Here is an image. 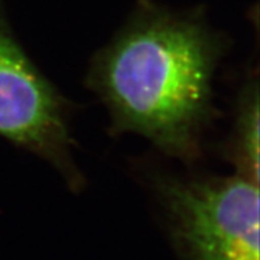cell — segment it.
I'll list each match as a JSON object with an SVG mask.
<instances>
[{"mask_svg": "<svg viewBox=\"0 0 260 260\" xmlns=\"http://www.w3.org/2000/svg\"><path fill=\"white\" fill-rule=\"evenodd\" d=\"M226 155L238 174L259 183V84L248 80L240 90L231 137Z\"/></svg>", "mask_w": 260, "mask_h": 260, "instance_id": "obj_4", "label": "cell"}, {"mask_svg": "<svg viewBox=\"0 0 260 260\" xmlns=\"http://www.w3.org/2000/svg\"><path fill=\"white\" fill-rule=\"evenodd\" d=\"M0 136L43 158L72 190L84 186L73 159L69 104L39 71L0 16Z\"/></svg>", "mask_w": 260, "mask_h": 260, "instance_id": "obj_3", "label": "cell"}, {"mask_svg": "<svg viewBox=\"0 0 260 260\" xmlns=\"http://www.w3.org/2000/svg\"><path fill=\"white\" fill-rule=\"evenodd\" d=\"M227 39L201 10L140 0L90 62L86 84L113 133L140 134L170 157L194 161L214 117L212 80Z\"/></svg>", "mask_w": 260, "mask_h": 260, "instance_id": "obj_1", "label": "cell"}, {"mask_svg": "<svg viewBox=\"0 0 260 260\" xmlns=\"http://www.w3.org/2000/svg\"><path fill=\"white\" fill-rule=\"evenodd\" d=\"M155 192L192 260H259V183L158 175Z\"/></svg>", "mask_w": 260, "mask_h": 260, "instance_id": "obj_2", "label": "cell"}]
</instances>
